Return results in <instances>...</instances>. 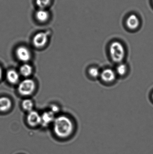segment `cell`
Returning a JSON list of instances; mask_svg holds the SVG:
<instances>
[{
  "label": "cell",
  "mask_w": 153,
  "mask_h": 154,
  "mask_svg": "<svg viewBox=\"0 0 153 154\" xmlns=\"http://www.w3.org/2000/svg\"><path fill=\"white\" fill-rule=\"evenodd\" d=\"M48 40V35L46 32H38L33 37L32 43L35 47L41 48L46 44Z\"/></svg>",
  "instance_id": "5b68a950"
},
{
  "label": "cell",
  "mask_w": 153,
  "mask_h": 154,
  "mask_svg": "<svg viewBox=\"0 0 153 154\" xmlns=\"http://www.w3.org/2000/svg\"><path fill=\"white\" fill-rule=\"evenodd\" d=\"M15 54L18 60L24 63L28 61L31 57L30 51L24 46H20L17 48Z\"/></svg>",
  "instance_id": "8992f818"
},
{
  "label": "cell",
  "mask_w": 153,
  "mask_h": 154,
  "mask_svg": "<svg viewBox=\"0 0 153 154\" xmlns=\"http://www.w3.org/2000/svg\"><path fill=\"white\" fill-rule=\"evenodd\" d=\"M6 79L11 84H16L19 80V75L16 70L10 69L6 73Z\"/></svg>",
  "instance_id": "8fae6325"
},
{
  "label": "cell",
  "mask_w": 153,
  "mask_h": 154,
  "mask_svg": "<svg viewBox=\"0 0 153 154\" xmlns=\"http://www.w3.org/2000/svg\"><path fill=\"white\" fill-rule=\"evenodd\" d=\"M59 108L58 107V106H56V105H52L51 107V110L50 111L51 112H53L54 114H56V113H58L59 111Z\"/></svg>",
  "instance_id": "ac0fdd59"
},
{
  "label": "cell",
  "mask_w": 153,
  "mask_h": 154,
  "mask_svg": "<svg viewBox=\"0 0 153 154\" xmlns=\"http://www.w3.org/2000/svg\"><path fill=\"white\" fill-rule=\"evenodd\" d=\"M117 75L116 71L110 68H107L103 69L101 72V79L106 84H110L116 81Z\"/></svg>",
  "instance_id": "277c9868"
},
{
  "label": "cell",
  "mask_w": 153,
  "mask_h": 154,
  "mask_svg": "<svg viewBox=\"0 0 153 154\" xmlns=\"http://www.w3.org/2000/svg\"><path fill=\"white\" fill-rule=\"evenodd\" d=\"M27 119L28 124L31 126H37L41 124V116L37 112L33 110L29 112Z\"/></svg>",
  "instance_id": "52a82bcc"
},
{
  "label": "cell",
  "mask_w": 153,
  "mask_h": 154,
  "mask_svg": "<svg viewBox=\"0 0 153 154\" xmlns=\"http://www.w3.org/2000/svg\"><path fill=\"white\" fill-rule=\"evenodd\" d=\"M19 73L21 75L24 77L30 76L32 73V68L31 66L27 63H24L19 68Z\"/></svg>",
  "instance_id": "5bb4252c"
},
{
  "label": "cell",
  "mask_w": 153,
  "mask_h": 154,
  "mask_svg": "<svg viewBox=\"0 0 153 154\" xmlns=\"http://www.w3.org/2000/svg\"><path fill=\"white\" fill-rule=\"evenodd\" d=\"M55 114L51 111H46L44 112L41 116V124L42 126L47 127L52 122H54L55 119Z\"/></svg>",
  "instance_id": "9c48e42d"
},
{
  "label": "cell",
  "mask_w": 153,
  "mask_h": 154,
  "mask_svg": "<svg viewBox=\"0 0 153 154\" xmlns=\"http://www.w3.org/2000/svg\"><path fill=\"white\" fill-rule=\"evenodd\" d=\"M36 84L31 79H25L18 85V90L20 95L23 96L31 95L35 90Z\"/></svg>",
  "instance_id": "3957f363"
},
{
  "label": "cell",
  "mask_w": 153,
  "mask_h": 154,
  "mask_svg": "<svg viewBox=\"0 0 153 154\" xmlns=\"http://www.w3.org/2000/svg\"><path fill=\"white\" fill-rule=\"evenodd\" d=\"M22 106L24 110L29 112L32 111L33 109V103L31 100L27 99L22 101Z\"/></svg>",
  "instance_id": "2e32d148"
},
{
  "label": "cell",
  "mask_w": 153,
  "mask_h": 154,
  "mask_svg": "<svg viewBox=\"0 0 153 154\" xmlns=\"http://www.w3.org/2000/svg\"><path fill=\"white\" fill-rule=\"evenodd\" d=\"M109 52L112 61L117 64L123 62L126 53L123 44L117 41L110 43L109 47Z\"/></svg>",
  "instance_id": "7a4b0ae2"
},
{
  "label": "cell",
  "mask_w": 153,
  "mask_h": 154,
  "mask_svg": "<svg viewBox=\"0 0 153 154\" xmlns=\"http://www.w3.org/2000/svg\"><path fill=\"white\" fill-rule=\"evenodd\" d=\"M54 130L55 134L60 138H66L71 135L74 125L71 119L64 116H59L54 121Z\"/></svg>",
  "instance_id": "6da1fadb"
},
{
  "label": "cell",
  "mask_w": 153,
  "mask_h": 154,
  "mask_svg": "<svg viewBox=\"0 0 153 154\" xmlns=\"http://www.w3.org/2000/svg\"><path fill=\"white\" fill-rule=\"evenodd\" d=\"M35 17L40 23H46L49 20L50 13L47 9H39L35 12Z\"/></svg>",
  "instance_id": "ba28073f"
},
{
  "label": "cell",
  "mask_w": 153,
  "mask_h": 154,
  "mask_svg": "<svg viewBox=\"0 0 153 154\" xmlns=\"http://www.w3.org/2000/svg\"><path fill=\"white\" fill-rule=\"evenodd\" d=\"M152 99L153 100V92L152 94Z\"/></svg>",
  "instance_id": "ffe728a7"
},
{
  "label": "cell",
  "mask_w": 153,
  "mask_h": 154,
  "mask_svg": "<svg viewBox=\"0 0 153 154\" xmlns=\"http://www.w3.org/2000/svg\"><path fill=\"white\" fill-rule=\"evenodd\" d=\"M116 74L119 77H124L126 75L128 71V67L127 65L123 62L119 63L116 67Z\"/></svg>",
  "instance_id": "4fadbf2b"
},
{
  "label": "cell",
  "mask_w": 153,
  "mask_h": 154,
  "mask_svg": "<svg viewBox=\"0 0 153 154\" xmlns=\"http://www.w3.org/2000/svg\"><path fill=\"white\" fill-rule=\"evenodd\" d=\"M35 2L39 9H46L50 5L51 0H35Z\"/></svg>",
  "instance_id": "e0dca14e"
},
{
  "label": "cell",
  "mask_w": 153,
  "mask_h": 154,
  "mask_svg": "<svg viewBox=\"0 0 153 154\" xmlns=\"http://www.w3.org/2000/svg\"><path fill=\"white\" fill-rule=\"evenodd\" d=\"M12 102L10 100L6 97H0V111L4 112L10 109Z\"/></svg>",
  "instance_id": "7c38bea8"
},
{
  "label": "cell",
  "mask_w": 153,
  "mask_h": 154,
  "mask_svg": "<svg viewBox=\"0 0 153 154\" xmlns=\"http://www.w3.org/2000/svg\"><path fill=\"white\" fill-rule=\"evenodd\" d=\"M101 71L99 68L96 66H92L88 69V73L90 78L97 79L100 78Z\"/></svg>",
  "instance_id": "9a60e30c"
},
{
  "label": "cell",
  "mask_w": 153,
  "mask_h": 154,
  "mask_svg": "<svg viewBox=\"0 0 153 154\" xmlns=\"http://www.w3.org/2000/svg\"><path fill=\"white\" fill-rule=\"evenodd\" d=\"M3 75V71L1 67L0 66V80H1V79H2V77Z\"/></svg>",
  "instance_id": "d6986e66"
},
{
  "label": "cell",
  "mask_w": 153,
  "mask_h": 154,
  "mask_svg": "<svg viewBox=\"0 0 153 154\" xmlns=\"http://www.w3.org/2000/svg\"><path fill=\"white\" fill-rule=\"evenodd\" d=\"M139 25L140 20L136 15L132 14L128 16L126 20V25L128 29L134 30L138 28Z\"/></svg>",
  "instance_id": "30bf717a"
}]
</instances>
